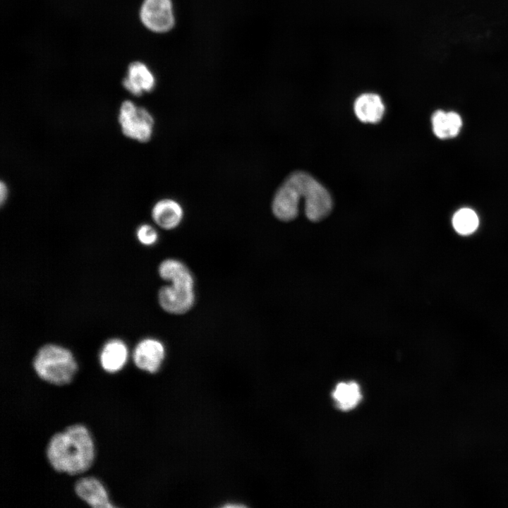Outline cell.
I'll return each mask as SVG.
<instances>
[{
    "label": "cell",
    "instance_id": "7",
    "mask_svg": "<svg viewBox=\"0 0 508 508\" xmlns=\"http://www.w3.org/2000/svg\"><path fill=\"white\" fill-rule=\"evenodd\" d=\"M304 201L306 215L312 222L325 219L332 209L330 194L313 176L308 182Z\"/></svg>",
    "mask_w": 508,
    "mask_h": 508
},
{
    "label": "cell",
    "instance_id": "11",
    "mask_svg": "<svg viewBox=\"0 0 508 508\" xmlns=\"http://www.w3.org/2000/svg\"><path fill=\"white\" fill-rule=\"evenodd\" d=\"M75 492L80 499L94 508L114 507L109 501L104 486L94 477H85L77 480Z\"/></svg>",
    "mask_w": 508,
    "mask_h": 508
},
{
    "label": "cell",
    "instance_id": "9",
    "mask_svg": "<svg viewBox=\"0 0 508 508\" xmlns=\"http://www.w3.org/2000/svg\"><path fill=\"white\" fill-rule=\"evenodd\" d=\"M122 85L131 94L139 97L143 92H149L154 89L155 78L145 64L135 61L129 65Z\"/></svg>",
    "mask_w": 508,
    "mask_h": 508
},
{
    "label": "cell",
    "instance_id": "12",
    "mask_svg": "<svg viewBox=\"0 0 508 508\" xmlns=\"http://www.w3.org/2000/svg\"><path fill=\"white\" fill-rule=\"evenodd\" d=\"M128 354L127 346L121 339H111L102 348L99 362L104 370L115 373L123 367Z\"/></svg>",
    "mask_w": 508,
    "mask_h": 508
},
{
    "label": "cell",
    "instance_id": "18",
    "mask_svg": "<svg viewBox=\"0 0 508 508\" xmlns=\"http://www.w3.org/2000/svg\"><path fill=\"white\" fill-rule=\"evenodd\" d=\"M8 186L5 182L1 181V183H0V203H1V205H3L5 203V202L6 201V199L8 198Z\"/></svg>",
    "mask_w": 508,
    "mask_h": 508
},
{
    "label": "cell",
    "instance_id": "13",
    "mask_svg": "<svg viewBox=\"0 0 508 508\" xmlns=\"http://www.w3.org/2000/svg\"><path fill=\"white\" fill-rule=\"evenodd\" d=\"M353 107L358 119L364 123L379 122L385 112V105L380 95L370 92L359 95Z\"/></svg>",
    "mask_w": 508,
    "mask_h": 508
},
{
    "label": "cell",
    "instance_id": "2",
    "mask_svg": "<svg viewBox=\"0 0 508 508\" xmlns=\"http://www.w3.org/2000/svg\"><path fill=\"white\" fill-rule=\"evenodd\" d=\"M160 277L169 282L158 292L161 308L168 313L182 315L191 309L195 303L194 279L188 268L176 259H166L159 265Z\"/></svg>",
    "mask_w": 508,
    "mask_h": 508
},
{
    "label": "cell",
    "instance_id": "16",
    "mask_svg": "<svg viewBox=\"0 0 508 508\" xmlns=\"http://www.w3.org/2000/svg\"><path fill=\"white\" fill-rule=\"evenodd\" d=\"M478 223L476 213L467 207L459 210L452 218V224L455 231L461 235H468L474 232Z\"/></svg>",
    "mask_w": 508,
    "mask_h": 508
},
{
    "label": "cell",
    "instance_id": "1",
    "mask_svg": "<svg viewBox=\"0 0 508 508\" xmlns=\"http://www.w3.org/2000/svg\"><path fill=\"white\" fill-rule=\"evenodd\" d=\"M47 459L56 471L75 475L86 471L95 458V447L87 428L72 425L54 434L47 448Z\"/></svg>",
    "mask_w": 508,
    "mask_h": 508
},
{
    "label": "cell",
    "instance_id": "6",
    "mask_svg": "<svg viewBox=\"0 0 508 508\" xmlns=\"http://www.w3.org/2000/svg\"><path fill=\"white\" fill-rule=\"evenodd\" d=\"M140 17L143 24L152 32L169 31L175 22L171 0H144Z\"/></svg>",
    "mask_w": 508,
    "mask_h": 508
},
{
    "label": "cell",
    "instance_id": "3",
    "mask_svg": "<svg viewBox=\"0 0 508 508\" xmlns=\"http://www.w3.org/2000/svg\"><path fill=\"white\" fill-rule=\"evenodd\" d=\"M33 367L41 379L56 385L69 383L77 370V363L71 352L54 344L40 348L35 356Z\"/></svg>",
    "mask_w": 508,
    "mask_h": 508
},
{
    "label": "cell",
    "instance_id": "10",
    "mask_svg": "<svg viewBox=\"0 0 508 508\" xmlns=\"http://www.w3.org/2000/svg\"><path fill=\"white\" fill-rule=\"evenodd\" d=\"M151 217L154 222L165 230H172L181 222L183 210L176 200L171 198H163L153 205Z\"/></svg>",
    "mask_w": 508,
    "mask_h": 508
},
{
    "label": "cell",
    "instance_id": "15",
    "mask_svg": "<svg viewBox=\"0 0 508 508\" xmlns=\"http://www.w3.org/2000/svg\"><path fill=\"white\" fill-rule=\"evenodd\" d=\"M332 397L337 406L343 411L354 408L361 399V393L358 385L354 382L339 383Z\"/></svg>",
    "mask_w": 508,
    "mask_h": 508
},
{
    "label": "cell",
    "instance_id": "14",
    "mask_svg": "<svg viewBox=\"0 0 508 508\" xmlns=\"http://www.w3.org/2000/svg\"><path fill=\"white\" fill-rule=\"evenodd\" d=\"M462 125L460 116L454 111L438 110L432 116V126L435 135L440 138L457 135Z\"/></svg>",
    "mask_w": 508,
    "mask_h": 508
},
{
    "label": "cell",
    "instance_id": "5",
    "mask_svg": "<svg viewBox=\"0 0 508 508\" xmlns=\"http://www.w3.org/2000/svg\"><path fill=\"white\" fill-rule=\"evenodd\" d=\"M118 121L125 137L140 143H147L152 138L155 126L152 115L131 100L126 99L121 104Z\"/></svg>",
    "mask_w": 508,
    "mask_h": 508
},
{
    "label": "cell",
    "instance_id": "17",
    "mask_svg": "<svg viewBox=\"0 0 508 508\" xmlns=\"http://www.w3.org/2000/svg\"><path fill=\"white\" fill-rule=\"evenodd\" d=\"M136 236L141 244L147 246L155 244L158 239L156 229L148 224H143L137 228Z\"/></svg>",
    "mask_w": 508,
    "mask_h": 508
},
{
    "label": "cell",
    "instance_id": "8",
    "mask_svg": "<svg viewBox=\"0 0 508 508\" xmlns=\"http://www.w3.org/2000/svg\"><path fill=\"white\" fill-rule=\"evenodd\" d=\"M164 355V346L160 341L154 338H145L135 346L133 359L138 368L152 373L159 368Z\"/></svg>",
    "mask_w": 508,
    "mask_h": 508
},
{
    "label": "cell",
    "instance_id": "4",
    "mask_svg": "<svg viewBox=\"0 0 508 508\" xmlns=\"http://www.w3.org/2000/svg\"><path fill=\"white\" fill-rule=\"evenodd\" d=\"M309 174L297 171L291 173L277 190L272 202L273 214L279 220L289 222L298 214L301 199H304L306 180Z\"/></svg>",
    "mask_w": 508,
    "mask_h": 508
}]
</instances>
